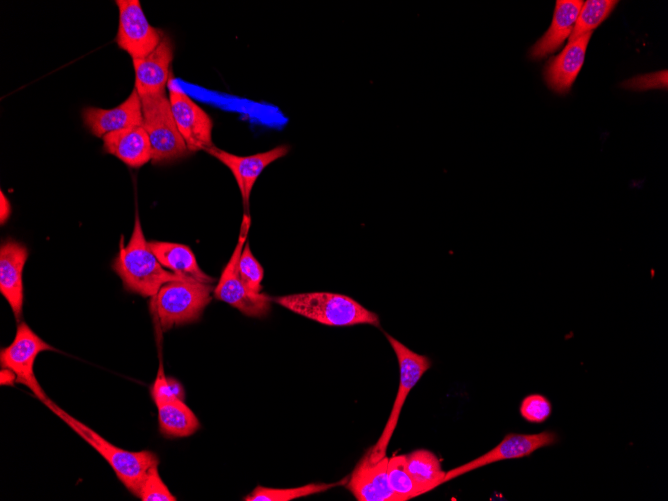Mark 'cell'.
Segmentation results:
<instances>
[{
    "instance_id": "cell-1",
    "label": "cell",
    "mask_w": 668,
    "mask_h": 501,
    "mask_svg": "<svg viewBox=\"0 0 668 501\" xmlns=\"http://www.w3.org/2000/svg\"><path fill=\"white\" fill-rule=\"evenodd\" d=\"M112 269L121 278L124 289L150 298L164 284L187 278L167 270L158 261L145 239L138 212L131 238L125 246L121 241Z\"/></svg>"
},
{
    "instance_id": "cell-2",
    "label": "cell",
    "mask_w": 668,
    "mask_h": 501,
    "mask_svg": "<svg viewBox=\"0 0 668 501\" xmlns=\"http://www.w3.org/2000/svg\"><path fill=\"white\" fill-rule=\"evenodd\" d=\"M282 307L326 326L372 325L380 327L377 313L353 298L332 292H305L275 297Z\"/></svg>"
},
{
    "instance_id": "cell-3",
    "label": "cell",
    "mask_w": 668,
    "mask_h": 501,
    "mask_svg": "<svg viewBox=\"0 0 668 501\" xmlns=\"http://www.w3.org/2000/svg\"><path fill=\"white\" fill-rule=\"evenodd\" d=\"M44 404L109 463L117 478L128 491L137 497L139 496L149 470L159 464L155 453L147 450L134 452L121 449L69 415L52 401L48 400Z\"/></svg>"
},
{
    "instance_id": "cell-4",
    "label": "cell",
    "mask_w": 668,
    "mask_h": 501,
    "mask_svg": "<svg viewBox=\"0 0 668 501\" xmlns=\"http://www.w3.org/2000/svg\"><path fill=\"white\" fill-rule=\"evenodd\" d=\"M212 284L191 278L170 281L151 297L150 310L163 331L193 323L211 301Z\"/></svg>"
},
{
    "instance_id": "cell-5",
    "label": "cell",
    "mask_w": 668,
    "mask_h": 501,
    "mask_svg": "<svg viewBox=\"0 0 668 501\" xmlns=\"http://www.w3.org/2000/svg\"><path fill=\"white\" fill-rule=\"evenodd\" d=\"M140 98L143 126L151 145V162L164 164L185 157L190 151L176 126L166 92Z\"/></svg>"
},
{
    "instance_id": "cell-6",
    "label": "cell",
    "mask_w": 668,
    "mask_h": 501,
    "mask_svg": "<svg viewBox=\"0 0 668 501\" xmlns=\"http://www.w3.org/2000/svg\"><path fill=\"white\" fill-rule=\"evenodd\" d=\"M250 228V216H243L236 246L225 265L213 295L249 317H263L271 308V298L264 293H254L242 281L238 272V262L247 242Z\"/></svg>"
},
{
    "instance_id": "cell-7",
    "label": "cell",
    "mask_w": 668,
    "mask_h": 501,
    "mask_svg": "<svg viewBox=\"0 0 668 501\" xmlns=\"http://www.w3.org/2000/svg\"><path fill=\"white\" fill-rule=\"evenodd\" d=\"M384 334L397 358L400 379L398 391L386 425L375 445L369 449V459L371 462H376L386 456L387 447L409 392L432 365L429 357L414 352L392 335L385 332Z\"/></svg>"
},
{
    "instance_id": "cell-8",
    "label": "cell",
    "mask_w": 668,
    "mask_h": 501,
    "mask_svg": "<svg viewBox=\"0 0 668 501\" xmlns=\"http://www.w3.org/2000/svg\"><path fill=\"white\" fill-rule=\"evenodd\" d=\"M53 350L54 347L38 336L25 322H20L12 343L1 349V367L12 370L16 374L17 383L28 387L45 403L49 399L36 379L34 363L39 353Z\"/></svg>"
},
{
    "instance_id": "cell-9",
    "label": "cell",
    "mask_w": 668,
    "mask_h": 501,
    "mask_svg": "<svg viewBox=\"0 0 668 501\" xmlns=\"http://www.w3.org/2000/svg\"><path fill=\"white\" fill-rule=\"evenodd\" d=\"M167 91L172 115L188 150L205 151L212 147L213 122L208 113L188 96L173 76L168 80Z\"/></svg>"
},
{
    "instance_id": "cell-10",
    "label": "cell",
    "mask_w": 668,
    "mask_h": 501,
    "mask_svg": "<svg viewBox=\"0 0 668 501\" xmlns=\"http://www.w3.org/2000/svg\"><path fill=\"white\" fill-rule=\"evenodd\" d=\"M115 3L119 11L116 44L132 60L146 57L160 44L165 34L148 22L138 0H116Z\"/></svg>"
},
{
    "instance_id": "cell-11",
    "label": "cell",
    "mask_w": 668,
    "mask_h": 501,
    "mask_svg": "<svg viewBox=\"0 0 668 501\" xmlns=\"http://www.w3.org/2000/svg\"><path fill=\"white\" fill-rule=\"evenodd\" d=\"M558 440L552 431L535 434H507L500 443L485 454L446 472L444 483L485 465L502 460L518 459L531 455L538 449L551 446Z\"/></svg>"
},
{
    "instance_id": "cell-12",
    "label": "cell",
    "mask_w": 668,
    "mask_h": 501,
    "mask_svg": "<svg viewBox=\"0 0 668 501\" xmlns=\"http://www.w3.org/2000/svg\"><path fill=\"white\" fill-rule=\"evenodd\" d=\"M289 150L288 145H279L268 151L240 156L213 145L205 151L232 172L240 190L244 207L248 209L251 191L260 174L268 165L284 157Z\"/></svg>"
},
{
    "instance_id": "cell-13",
    "label": "cell",
    "mask_w": 668,
    "mask_h": 501,
    "mask_svg": "<svg viewBox=\"0 0 668 501\" xmlns=\"http://www.w3.org/2000/svg\"><path fill=\"white\" fill-rule=\"evenodd\" d=\"M84 125L96 137L143 124L142 104L139 93L133 88L130 95L119 105L102 109L86 107L82 110Z\"/></svg>"
},
{
    "instance_id": "cell-14",
    "label": "cell",
    "mask_w": 668,
    "mask_h": 501,
    "mask_svg": "<svg viewBox=\"0 0 668 501\" xmlns=\"http://www.w3.org/2000/svg\"><path fill=\"white\" fill-rule=\"evenodd\" d=\"M29 252L22 243L8 239L0 246V292L20 320L23 312V270Z\"/></svg>"
},
{
    "instance_id": "cell-15",
    "label": "cell",
    "mask_w": 668,
    "mask_h": 501,
    "mask_svg": "<svg viewBox=\"0 0 668 501\" xmlns=\"http://www.w3.org/2000/svg\"><path fill=\"white\" fill-rule=\"evenodd\" d=\"M388 459L371 462L368 450L357 463L346 487L358 501H401L389 485Z\"/></svg>"
},
{
    "instance_id": "cell-16",
    "label": "cell",
    "mask_w": 668,
    "mask_h": 501,
    "mask_svg": "<svg viewBox=\"0 0 668 501\" xmlns=\"http://www.w3.org/2000/svg\"><path fill=\"white\" fill-rule=\"evenodd\" d=\"M173 60V44L164 36L160 44L146 57L132 60L135 72L134 88L140 97L166 92Z\"/></svg>"
},
{
    "instance_id": "cell-17",
    "label": "cell",
    "mask_w": 668,
    "mask_h": 501,
    "mask_svg": "<svg viewBox=\"0 0 668 501\" xmlns=\"http://www.w3.org/2000/svg\"><path fill=\"white\" fill-rule=\"evenodd\" d=\"M592 32L568 42L566 47L555 57L550 58L544 68L547 86L558 94L570 91L582 65Z\"/></svg>"
},
{
    "instance_id": "cell-18",
    "label": "cell",
    "mask_w": 668,
    "mask_h": 501,
    "mask_svg": "<svg viewBox=\"0 0 668 501\" xmlns=\"http://www.w3.org/2000/svg\"><path fill=\"white\" fill-rule=\"evenodd\" d=\"M103 149L131 168H140L151 161V145L142 125L115 131L102 138Z\"/></svg>"
},
{
    "instance_id": "cell-19",
    "label": "cell",
    "mask_w": 668,
    "mask_h": 501,
    "mask_svg": "<svg viewBox=\"0 0 668 501\" xmlns=\"http://www.w3.org/2000/svg\"><path fill=\"white\" fill-rule=\"evenodd\" d=\"M581 0H557L550 27L529 49L533 60H540L555 52L571 35L580 9Z\"/></svg>"
},
{
    "instance_id": "cell-20",
    "label": "cell",
    "mask_w": 668,
    "mask_h": 501,
    "mask_svg": "<svg viewBox=\"0 0 668 501\" xmlns=\"http://www.w3.org/2000/svg\"><path fill=\"white\" fill-rule=\"evenodd\" d=\"M148 244L158 261L167 270L202 283L215 282V278L201 270L194 253L187 245L165 241H150Z\"/></svg>"
},
{
    "instance_id": "cell-21",
    "label": "cell",
    "mask_w": 668,
    "mask_h": 501,
    "mask_svg": "<svg viewBox=\"0 0 668 501\" xmlns=\"http://www.w3.org/2000/svg\"><path fill=\"white\" fill-rule=\"evenodd\" d=\"M158 410L161 434L166 437H187L199 429V420L178 397L153 399Z\"/></svg>"
},
{
    "instance_id": "cell-22",
    "label": "cell",
    "mask_w": 668,
    "mask_h": 501,
    "mask_svg": "<svg viewBox=\"0 0 668 501\" xmlns=\"http://www.w3.org/2000/svg\"><path fill=\"white\" fill-rule=\"evenodd\" d=\"M405 464L411 477L427 492L444 483L446 472L432 451L418 449L405 454Z\"/></svg>"
},
{
    "instance_id": "cell-23",
    "label": "cell",
    "mask_w": 668,
    "mask_h": 501,
    "mask_svg": "<svg viewBox=\"0 0 668 501\" xmlns=\"http://www.w3.org/2000/svg\"><path fill=\"white\" fill-rule=\"evenodd\" d=\"M347 478L334 483H311L294 488H267L257 486L245 496L246 501H290L293 499L317 494L346 483Z\"/></svg>"
},
{
    "instance_id": "cell-24",
    "label": "cell",
    "mask_w": 668,
    "mask_h": 501,
    "mask_svg": "<svg viewBox=\"0 0 668 501\" xmlns=\"http://www.w3.org/2000/svg\"><path fill=\"white\" fill-rule=\"evenodd\" d=\"M618 1L588 0L583 3L568 42L593 32L613 11Z\"/></svg>"
},
{
    "instance_id": "cell-25",
    "label": "cell",
    "mask_w": 668,
    "mask_h": 501,
    "mask_svg": "<svg viewBox=\"0 0 668 501\" xmlns=\"http://www.w3.org/2000/svg\"><path fill=\"white\" fill-rule=\"evenodd\" d=\"M387 475L391 489L401 501L410 500L427 492L408 473L405 455H397L388 459Z\"/></svg>"
},
{
    "instance_id": "cell-26",
    "label": "cell",
    "mask_w": 668,
    "mask_h": 501,
    "mask_svg": "<svg viewBox=\"0 0 668 501\" xmlns=\"http://www.w3.org/2000/svg\"><path fill=\"white\" fill-rule=\"evenodd\" d=\"M238 272L248 289L254 293H261L264 270L252 254L249 243L246 242L238 262Z\"/></svg>"
},
{
    "instance_id": "cell-27",
    "label": "cell",
    "mask_w": 668,
    "mask_h": 501,
    "mask_svg": "<svg viewBox=\"0 0 668 501\" xmlns=\"http://www.w3.org/2000/svg\"><path fill=\"white\" fill-rule=\"evenodd\" d=\"M142 501H176V497L170 492L162 481L158 465L153 466L141 487L139 496Z\"/></svg>"
},
{
    "instance_id": "cell-28",
    "label": "cell",
    "mask_w": 668,
    "mask_h": 501,
    "mask_svg": "<svg viewBox=\"0 0 668 501\" xmlns=\"http://www.w3.org/2000/svg\"><path fill=\"white\" fill-rule=\"evenodd\" d=\"M552 412L550 401L541 394H530L526 396L520 405L521 416L530 423H542L546 421Z\"/></svg>"
},
{
    "instance_id": "cell-29",
    "label": "cell",
    "mask_w": 668,
    "mask_h": 501,
    "mask_svg": "<svg viewBox=\"0 0 668 501\" xmlns=\"http://www.w3.org/2000/svg\"><path fill=\"white\" fill-rule=\"evenodd\" d=\"M667 70L657 71L649 74H643L630 78L622 83L626 89L634 91H645L648 89H667L668 79Z\"/></svg>"
},
{
    "instance_id": "cell-30",
    "label": "cell",
    "mask_w": 668,
    "mask_h": 501,
    "mask_svg": "<svg viewBox=\"0 0 668 501\" xmlns=\"http://www.w3.org/2000/svg\"><path fill=\"white\" fill-rule=\"evenodd\" d=\"M11 214V205L3 191L0 192V222L3 225L9 219Z\"/></svg>"
},
{
    "instance_id": "cell-31",
    "label": "cell",
    "mask_w": 668,
    "mask_h": 501,
    "mask_svg": "<svg viewBox=\"0 0 668 501\" xmlns=\"http://www.w3.org/2000/svg\"><path fill=\"white\" fill-rule=\"evenodd\" d=\"M14 382H17L16 374L8 368H2L0 371V384L12 386Z\"/></svg>"
}]
</instances>
